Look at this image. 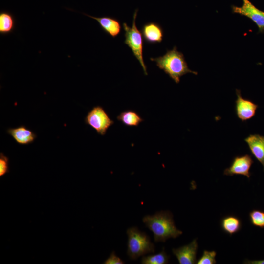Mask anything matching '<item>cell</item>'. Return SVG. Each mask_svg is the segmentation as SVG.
I'll list each match as a JSON object with an SVG mask.
<instances>
[{
	"instance_id": "cell-20",
	"label": "cell",
	"mask_w": 264,
	"mask_h": 264,
	"mask_svg": "<svg viewBox=\"0 0 264 264\" xmlns=\"http://www.w3.org/2000/svg\"><path fill=\"white\" fill-rule=\"evenodd\" d=\"M9 172V159L3 153H0V177Z\"/></svg>"
},
{
	"instance_id": "cell-6",
	"label": "cell",
	"mask_w": 264,
	"mask_h": 264,
	"mask_svg": "<svg viewBox=\"0 0 264 264\" xmlns=\"http://www.w3.org/2000/svg\"><path fill=\"white\" fill-rule=\"evenodd\" d=\"M241 7L233 5V13L244 16L251 19L258 26V32H264V12L256 8L249 0H242Z\"/></svg>"
},
{
	"instance_id": "cell-10",
	"label": "cell",
	"mask_w": 264,
	"mask_h": 264,
	"mask_svg": "<svg viewBox=\"0 0 264 264\" xmlns=\"http://www.w3.org/2000/svg\"><path fill=\"white\" fill-rule=\"evenodd\" d=\"M141 32L145 41L150 44L161 43L164 36L162 28L154 22L144 24L141 28Z\"/></svg>"
},
{
	"instance_id": "cell-9",
	"label": "cell",
	"mask_w": 264,
	"mask_h": 264,
	"mask_svg": "<svg viewBox=\"0 0 264 264\" xmlns=\"http://www.w3.org/2000/svg\"><path fill=\"white\" fill-rule=\"evenodd\" d=\"M198 244L197 239H194L189 244L178 248H173L172 252L180 264H194L197 263V252Z\"/></svg>"
},
{
	"instance_id": "cell-8",
	"label": "cell",
	"mask_w": 264,
	"mask_h": 264,
	"mask_svg": "<svg viewBox=\"0 0 264 264\" xmlns=\"http://www.w3.org/2000/svg\"><path fill=\"white\" fill-rule=\"evenodd\" d=\"M237 98L235 101V110L237 117L245 121L254 117L258 106L250 100L243 98L239 90H236Z\"/></svg>"
},
{
	"instance_id": "cell-18",
	"label": "cell",
	"mask_w": 264,
	"mask_h": 264,
	"mask_svg": "<svg viewBox=\"0 0 264 264\" xmlns=\"http://www.w3.org/2000/svg\"><path fill=\"white\" fill-rule=\"evenodd\" d=\"M249 216L252 225L260 228H264V211L254 209L250 212Z\"/></svg>"
},
{
	"instance_id": "cell-1",
	"label": "cell",
	"mask_w": 264,
	"mask_h": 264,
	"mask_svg": "<svg viewBox=\"0 0 264 264\" xmlns=\"http://www.w3.org/2000/svg\"><path fill=\"white\" fill-rule=\"evenodd\" d=\"M142 221L153 232L156 242H164L168 239L176 238L182 234V232L176 227L173 216L168 211H161L153 215H146Z\"/></svg>"
},
{
	"instance_id": "cell-22",
	"label": "cell",
	"mask_w": 264,
	"mask_h": 264,
	"mask_svg": "<svg viewBox=\"0 0 264 264\" xmlns=\"http://www.w3.org/2000/svg\"><path fill=\"white\" fill-rule=\"evenodd\" d=\"M243 263L245 264H264V260H249L245 259Z\"/></svg>"
},
{
	"instance_id": "cell-21",
	"label": "cell",
	"mask_w": 264,
	"mask_h": 264,
	"mask_svg": "<svg viewBox=\"0 0 264 264\" xmlns=\"http://www.w3.org/2000/svg\"><path fill=\"white\" fill-rule=\"evenodd\" d=\"M125 262L112 251L110 256L104 261V264H123Z\"/></svg>"
},
{
	"instance_id": "cell-2",
	"label": "cell",
	"mask_w": 264,
	"mask_h": 264,
	"mask_svg": "<svg viewBox=\"0 0 264 264\" xmlns=\"http://www.w3.org/2000/svg\"><path fill=\"white\" fill-rule=\"evenodd\" d=\"M150 60L155 62L157 67L177 84L179 83L180 77L187 73L198 74L189 68L183 54L177 50L176 46L167 50L163 56L151 58Z\"/></svg>"
},
{
	"instance_id": "cell-17",
	"label": "cell",
	"mask_w": 264,
	"mask_h": 264,
	"mask_svg": "<svg viewBox=\"0 0 264 264\" xmlns=\"http://www.w3.org/2000/svg\"><path fill=\"white\" fill-rule=\"evenodd\" d=\"M170 256L163 248L162 251L156 254L143 256L141 263L142 264H166L168 263Z\"/></svg>"
},
{
	"instance_id": "cell-13",
	"label": "cell",
	"mask_w": 264,
	"mask_h": 264,
	"mask_svg": "<svg viewBox=\"0 0 264 264\" xmlns=\"http://www.w3.org/2000/svg\"><path fill=\"white\" fill-rule=\"evenodd\" d=\"M7 132L18 144L22 145L32 143L37 137L36 134L33 131L24 125L9 128L7 130Z\"/></svg>"
},
{
	"instance_id": "cell-7",
	"label": "cell",
	"mask_w": 264,
	"mask_h": 264,
	"mask_svg": "<svg viewBox=\"0 0 264 264\" xmlns=\"http://www.w3.org/2000/svg\"><path fill=\"white\" fill-rule=\"evenodd\" d=\"M253 162L251 156L248 154L236 156L230 167L224 170L223 174L229 176L242 175L249 178L251 176L250 169Z\"/></svg>"
},
{
	"instance_id": "cell-12",
	"label": "cell",
	"mask_w": 264,
	"mask_h": 264,
	"mask_svg": "<svg viewBox=\"0 0 264 264\" xmlns=\"http://www.w3.org/2000/svg\"><path fill=\"white\" fill-rule=\"evenodd\" d=\"M244 140L253 155L263 166L264 171V136L250 134Z\"/></svg>"
},
{
	"instance_id": "cell-5",
	"label": "cell",
	"mask_w": 264,
	"mask_h": 264,
	"mask_svg": "<svg viewBox=\"0 0 264 264\" xmlns=\"http://www.w3.org/2000/svg\"><path fill=\"white\" fill-rule=\"evenodd\" d=\"M85 123L94 129L96 132L104 135L109 127L114 124L104 108L100 106H94L86 116Z\"/></svg>"
},
{
	"instance_id": "cell-11",
	"label": "cell",
	"mask_w": 264,
	"mask_h": 264,
	"mask_svg": "<svg viewBox=\"0 0 264 264\" xmlns=\"http://www.w3.org/2000/svg\"><path fill=\"white\" fill-rule=\"evenodd\" d=\"M83 14L95 20L101 29L113 38L116 37L121 32V25L118 19L109 16L97 17L85 13Z\"/></svg>"
},
{
	"instance_id": "cell-19",
	"label": "cell",
	"mask_w": 264,
	"mask_h": 264,
	"mask_svg": "<svg viewBox=\"0 0 264 264\" xmlns=\"http://www.w3.org/2000/svg\"><path fill=\"white\" fill-rule=\"evenodd\" d=\"M215 251L204 250L201 257L197 261V264H215L216 263Z\"/></svg>"
},
{
	"instance_id": "cell-4",
	"label": "cell",
	"mask_w": 264,
	"mask_h": 264,
	"mask_svg": "<svg viewBox=\"0 0 264 264\" xmlns=\"http://www.w3.org/2000/svg\"><path fill=\"white\" fill-rule=\"evenodd\" d=\"M138 10H136L133 17L132 27L124 22L122 24L125 31L124 43L131 49L134 56L140 64L145 75H147V68L143 57V43L142 35L136 25V18Z\"/></svg>"
},
{
	"instance_id": "cell-15",
	"label": "cell",
	"mask_w": 264,
	"mask_h": 264,
	"mask_svg": "<svg viewBox=\"0 0 264 264\" xmlns=\"http://www.w3.org/2000/svg\"><path fill=\"white\" fill-rule=\"evenodd\" d=\"M16 27L15 19L11 13L2 11L0 12V34L5 36L13 32Z\"/></svg>"
},
{
	"instance_id": "cell-3",
	"label": "cell",
	"mask_w": 264,
	"mask_h": 264,
	"mask_svg": "<svg viewBox=\"0 0 264 264\" xmlns=\"http://www.w3.org/2000/svg\"><path fill=\"white\" fill-rule=\"evenodd\" d=\"M128 236L127 255L131 260L155 252V246L149 236L139 230L137 227H132L127 230Z\"/></svg>"
},
{
	"instance_id": "cell-14",
	"label": "cell",
	"mask_w": 264,
	"mask_h": 264,
	"mask_svg": "<svg viewBox=\"0 0 264 264\" xmlns=\"http://www.w3.org/2000/svg\"><path fill=\"white\" fill-rule=\"evenodd\" d=\"M220 226L223 231L231 236L241 230L242 222L241 220L236 216L227 215L221 219Z\"/></svg>"
},
{
	"instance_id": "cell-16",
	"label": "cell",
	"mask_w": 264,
	"mask_h": 264,
	"mask_svg": "<svg viewBox=\"0 0 264 264\" xmlns=\"http://www.w3.org/2000/svg\"><path fill=\"white\" fill-rule=\"evenodd\" d=\"M118 120L129 127H137L143 119L135 111L128 110L122 112L117 117Z\"/></svg>"
}]
</instances>
